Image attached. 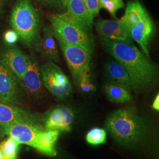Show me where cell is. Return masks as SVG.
<instances>
[{
    "label": "cell",
    "instance_id": "6da1fadb",
    "mask_svg": "<svg viewBox=\"0 0 159 159\" xmlns=\"http://www.w3.org/2000/svg\"><path fill=\"white\" fill-rule=\"evenodd\" d=\"M104 50L125 68L132 89L140 91L152 85L158 76L157 66L133 44L102 38Z\"/></svg>",
    "mask_w": 159,
    "mask_h": 159
},
{
    "label": "cell",
    "instance_id": "7a4b0ae2",
    "mask_svg": "<svg viewBox=\"0 0 159 159\" xmlns=\"http://www.w3.org/2000/svg\"><path fill=\"white\" fill-rule=\"evenodd\" d=\"M105 128L115 142L129 148L142 145L148 133L146 121L132 107L120 108L110 114Z\"/></svg>",
    "mask_w": 159,
    "mask_h": 159
},
{
    "label": "cell",
    "instance_id": "3957f363",
    "mask_svg": "<svg viewBox=\"0 0 159 159\" xmlns=\"http://www.w3.org/2000/svg\"><path fill=\"white\" fill-rule=\"evenodd\" d=\"M12 28L29 47L35 46L40 38V18L31 0H18L10 18Z\"/></svg>",
    "mask_w": 159,
    "mask_h": 159
},
{
    "label": "cell",
    "instance_id": "277c9868",
    "mask_svg": "<svg viewBox=\"0 0 159 159\" xmlns=\"http://www.w3.org/2000/svg\"><path fill=\"white\" fill-rule=\"evenodd\" d=\"M48 19L55 37L70 44L81 47L91 54L93 44L87 31L63 17L61 14H50Z\"/></svg>",
    "mask_w": 159,
    "mask_h": 159
},
{
    "label": "cell",
    "instance_id": "5b68a950",
    "mask_svg": "<svg viewBox=\"0 0 159 159\" xmlns=\"http://www.w3.org/2000/svg\"><path fill=\"white\" fill-rule=\"evenodd\" d=\"M43 84L58 100H62L72 92V85L67 75L56 64L48 61L40 66Z\"/></svg>",
    "mask_w": 159,
    "mask_h": 159
},
{
    "label": "cell",
    "instance_id": "8992f818",
    "mask_svg": "<svg viewBox=\"0 0 159 159\" xmlns=\"http://www.w3.org/2000/svg\"><path fill=\"white\" fill-rule=\"evenodd\" d=\"M63 52L73 79L77 85L85 71L90 70L91 54L79 46L70 44L55 37Z\"/></svg>",
    "mask_w": 159,
    "mask_h": 159
},
{
    "label": "cell",
    "instance_id": "52a82bcc",
    "mask_svg": "<svg viewBox=\"0 0 159 159\" xmlns=\"http://www.w3.org/2000/svg\"><path fill=\"white\" fill-rule=\"evenodd\" d=\"M74 119V111L65 106H58L48 111L43 117V122L46 130L70 132Z\"/></svg>",
    "mask_w": 159,
    "mask_h": 159
},
{
    "label": "cell",
    "instance_id": "ba28073f",
    "mask_svg": "<svg viewBox=\"0 0 159 159\" xmlns=\"http://www.w3.org/2000/svg\"><path fill=\"white\" fill-rule=\"evenodd\" d=\"M4 135L19 143L33 148L34 142L39 132L44 129L41 123L19 122L2 127Z\"/></svg>",
    "mask_w": 159,
    "mask_h": 159
},
{
    "label": "cell",
    "instance_id": "9c48e42d",
    "mask_svg": "<svg viewBox=\"0 0 159 159\" xmlns=\"http://www.w3.org/2000/svg\"><path fill=\"white\" fill-rule=\"evenodd\" d=\"M19 122L40 123L35 114L14 103L0 100V126L4 127Z\"/></svg>",
    "mask_w": 159,
    "mask_h": 159
},
{
    "label": "cell",
    "instance_id": "30bf717a",
    "mask_svg": "<svg viewBox=\"0 0 159 159\" xmlns=\"http://www.w3.org/2000/svg\"><path fill=\"white\" fill-rule=\"evenodd\" d=\"M19 80L0 60V100L14 104L19 102Z\"/></svg>",
    "mask_w": 159,
    "mask_h": 159
},
{
    "label": "cell",
    "instance_id": "8fae6325",
    "mask_svg": "<svg viewBox=\"0 0 159 159\" xmlns=\"http://www.w3.org/2000/svg\"><path fill=\"white\" fill-rule=\"evenodd\" d=\"M20 81L26 91L32 96L39 97L43 93V83L40 66L34 55L29 56L28 67Z\"/></svg>",
    "mask_w": 159,
    "mask_h": 159
},
{
    "label": "cell",
    "instance_id": "7c38bea8",
    "mask_svg": "<svg viewBox=\"0 0 159 159\" xmlns=\"http://www.w3.org/2000/svg\"><path fill=\"white\" fill-rule=\"evenodd\" d=\"M154 25L148 11L131 29L129 34L131 39L135 41L142 48L143 53L150 57L148 45L153 35Z\"/></svg>",
    "mask_w": 159,
    "mask_h": 159
},
{
    "label": "cell",
    "instance_id": "4fadbf2b",
    "mask_svg": "<svg viewBox=\"0 0 159 159\" xmlns=\"http://www.w3.org/2000/svg\"><path fill=\"white\" fill-rule=\"evenodd\" d=\"M95 26L102 38L129 44L133 43L129 32L120 20H101L96 23Z\"/></svg>",
    "mask_w": 159,
    "mask_h": 159
},
{
    "label": "cell",
    "instance_id": "5bb4252c",
    "mask_svg": "<svg viewBox=\"0 0 159 159\" xmlns=\"http://www.w3.org/2000/svg\"><path fill=\"white\" fill-rule=\"evenodd\" d=\"M65 7L67 11L61 14L63 17L85 31L91 29L94 19L90 15L83 0H68Z\"/></svg>",
    "mask_w": 159,
    "mask_h": 159
},
{
    "label": "cell",
    "instance_id": "9a60e30c",
    "mask_svg": "<svg viewBox=\"0 0 159 159\" xmlns=\"http://www.w3.org/2000/svg\"><path fill=\"white\" fill-rule=\"evenodd\" d=\"M0 60L20 80L29 64V56L15 47H10L4 51L1 54Z\"/></svg>",
    "mask_w": 159,
    "mask_h": 159
},
{
    "label": "cell",
    "instance_id": "2e32d148",
    "mask_svg": "<svg viewBox=\"0 0 159 159\" xmlns=\"http://www.w3.org/2000/svg\"><path fill=\"white\" fill-rule=\"evenodd\" d=\"M55 39L51 26L46 25L35 47L44 59L58 63L60 61V55Z\"/></svg>",
    "mask_w": 159,
    "mask_h": 159
},
{
    "label": "cell",
    "instance_id": "e0dca14e",
    "mask_svg": "<svg viewBox=\"0 0 159 159\" xmlns=\"http://www.w3.org/2000/svg\"><path fill=\"white\" fill-rule=\"evenodd\" d=\"M105 74L108 82L124 87L131 92V81L125 68L117 61L110 60L105 67Z\"/></svg>",
    "mask_w": 159,
    "mask_h": 159
},
{
    "label": "cell",
    "instance_id": "ac0fdd59",
    "mask_svg": "<svg viewBox=\"0 0 159 159\" xmlns=\"http://www.w3.org/2000/svg\"><path fill=\"white\" fill-rule=\"evenodd\" d=\"M60 134L58 131L48 130L44 129L38 134L34 142L33 148L41 153L50 157L57 155L55 144Z\"/></svg>",
    "mask_w": 159,
    "mask_h": 159
},
{
    "label": "cell",
    "instance_id": "d6986e66",
    "mask_svg": "<svg viewBox=\"0 0 159 159\" xmlns=\"http://www.w3.org/2000/svg\"><path fill=\"white\" fill-rule=\"evenodd\" d=\"M146 12V9L139 1H129L125 8V13L120 18V21L129 33L131 29L135 25Z\"/></svg>",
    "mask_w": 159,
    "mask_h": 159
},
{
    "label": "cell",
    "instance_id": "ffe728a7",
    "mask_svg": "<svg viewBox=\"0 0 159 159\" xmlns=\"http://www.w3.org/2000/svg\"><path fill=\"white\" fill-rule=\"evenodd\" d=\"M103 89L106 96L111 102L116 104H129L133 102L131 93L120 85L111 83H106Z\"/></svg>",
    "mask_w": 159,
    "mask_h": 159
},
{
    "label": "cell",
    "instance_id": "44dd1931",
    "mask_svg": "<svg viewBox=\"0 0 159 159\" xmlns=\"http://www.w3.org/2000/svg\"><path fill=\"white\" fill-rule=\"evenodd\" d=\"M20 144L10 137L1 143L0 151L2 154L3 159H17V154Z\"/></svg>",
    "mask_w": 159,
    "mask_h": 159
},
{
    "label": "cell",
    "instance_id": "7402d4cb",
    "mask_svg": "<svg viewBox=\"0 0 159 159\" xmlns=\"http://www.w3.org/2000/svg\"><path fill=\"white\" fill-rule=\"evenodd\" d=\"M86 142L92 146H100L107 141V131L106 130L94 127L89 131L85 136Z\"/></svg>",
    "mask_w": 159,
    "mask_h": 159
},
{
    "label": "cell",
    "instance_id": "603a6c76",
    "mask_svg": "<svg viewBox=\"0 0 159 159\" xmlns=\"http://www.w3.org/2000/svg\"><path fill=\"white\" fill-rule=\"evenodd\" d=\"M98 2L100 8L107 10L113 17H116L118 10L125 7L123 0H98Z\"/></svg>",
    "mask_w": 159,
    "mask_h": 159
},
{
    "label": "cell",
    "instance_id": "cb8c5ba5",
    "mask_svg": "<svg viewBox=\"0 0 159 159\" xmlns=\"http://www.w3.org/2000/svg\"><path fill=\"white\" fill-rule=\"evenodd\" d=\"M90 71L88 70L82 75L77 85L79 87L81 91L84 93H91L95 91L96 86L90 80Z\"/></svg>",
    "mask_w": 159,
    "mask_h": 159
},
{
    "label": "cell",
    "instance_id": "d4e9b609",
    "mask_svg": "<svg viewBox=\"0 0 159 159\" xmlns=\"http://www.w3.org/2000/svg\"><path fill=\"white\" fill-rule=\"evenodd\" d=\"M85 7L92 18L96 16L100 11L98 0H83Z\"/></svg>",
    "mask_w": 159,
    "mask_h": 159
},
{
    "label": "cell",
    "instance_id": "484cf974",
    "mask_svg": "<svg viewBox=\"0 0 159 159\" xmlns=\"http://www.w3.org/2000/svg\"><path fill=\"white\" fill-rule=\"evenodd\" d=\"M4 37L5 41L9 45H14L19 39L18 34L14 30L7 31Z\"/></svg>",
    "mask_w": 159,
    "mask_h": 159
},
{
    "label": "cell",
    "instance_id": "4316f807",
    "mask_svg": "<svg viewBox=\"0 0 159 159\" xmlns=\"http://www.w3.org/2000/svg\"><path fill=\"white\" fill-rule=\"evenodd\" d=\"M41 1L48 5H52V6H60V4H61V0H41Z\"/></svg>",
    "mask_w": 159,
    "mask_h": 159
},
{
    "label": "cell",
    "instance_id": "83f0119b",
    "mask_svg": "<svg viewBox=\"0 0 159 159\" xmlns=\"http://www.w3.org/2000/svg\"><path fill=\"white\" fill-rule=\"evenodd\" d=\"M152 108L156 111H159V95L157 94L155 99L154 100L152 104Z\"/></svg>",
    "mask_w": 159,
    "mask_h": 159
},
{
    "label": "cell",
    "instance_id": "f1b7e54d",
    "mask_svg": "<svg viewBox=\"0 0 159 159\" xmlns=\"http://www.w3.org/2000/svg\"><path fill=\"white\" fill-rule=\"evenodd\" d=\"M3 136H4V133H3L2 128L0 126V140H1V139L3 137Z\"/></svg>",
    "mask_w": 159,
    "mask_h": 159
},
{
    "label": "cell",
    "instance_id": "f546056e",
    "mask_svg": "<svg viewBox=\"0 0 159 159\" xmlns=\"http://www.w3.org/2000/svg\"><path fill=\"white\" fill-rule=\"evenodd\" d=\"M68 0H61V4L63 5L64 7H65L66 4H67V2L68 1Z\"/></svg>",
    "mask_w": 159,
    "mask_h": 159
},
{
    "label": "cell",
    "instance_id": "4dcf8cb0",
    "mask_svg": "<svg viewBox=\"0 0 159 159\" xmlns=\"http://www.w3.org/2000/svg\"><path fill=\"white\" fill-rule=\"evenodd\" d=\"M0 159H3V158H2V153H1V151H0Z\"/></svg>",
    "mask_w": 159,
    "mask_h": 159
},
{
    "label": "cell",
    "instance_id": "1f68e13d",
    "mask_svg": "<svg viewBox=\"0 0 159 159\" xmlns=\"http://www.w3.org/2000/svg\"><path fill=\"white\" fill-rule=\"evenodd\" d=\"M7 1V0H0V1Z\"/></svg>",
    "mask_w": 159,
    "mask_h": 159
}]
</instances>
